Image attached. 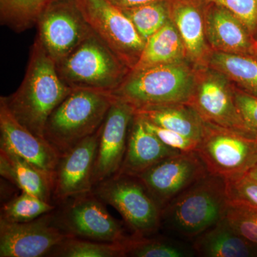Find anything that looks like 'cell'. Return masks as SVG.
<instances>
[{"label":"cell","instance_id":"6da1fadb","mask_svg":"<svg viewBox=\"0 0 257 257\" xmlns=\"http://www.w3.org/2000/svg\"><path fill=\"white\" fill-rule=\"evenodd\" d=\"M72 90L60 77L55 61L37 37L23 82L16 92L1 99L20 124L44 139L49 116Z\"/></svg>","mask_w":257,"mask_h":257},{"label":"cell","instance_id":"7a4b0ae2","mask_svg":"<svg viewBox=\"0 0 257 257\" xmlns=\"http://www.w3.org/2000/svg\"><path fill=\"white\" fill-rule=\"evenodd\" d=\"M115 99L110 92L73 89L49 116L44 139L62 156L101 127Z\"/></svg>","mask_w":257,"mask_h":257},{"label":"cell","instance_id":"3957f363","mask_svg":"<svg viewBox=\"0 0 257 257\" xmlns=\"http://www.w3.org/2000/svg\"><path fill=\"white\" fill-rule=\"evenodd\" d=\"M189 61L132 70L111 94L135 109L165 104H187L196 84L197 67Z\"/></svg>","mask_w":257,"mask_h":257},{"label":"cell","instance_id":"277c9868","mask_svg":"<svg viewBox=\"0 0 257 257\" xmlns=\"http://www.w3.org/2000/svg\"><path fill=\"white\" fill-rule=\"evenodd\" d=\"M228 202L225 179L209 174L163 208L162 226L195 239L224 218Z\"/></svg>","mask_w":257,"mask_h":257},{"label":"cell","instance_id":"5b68a950","mask_svg":"<svg viewBox=\"0 0 257 257\" xmlns=\"http://www.w3.org/2000/svg\"><path fill=\"white\" fill-rule=\"evenodd\" d=\"M57 67L60 77L72 89L110 93L132 71L93 32Z\"/></svg>","mask_w":257,"mask_h":257},{"label":"cell","instance_id":"8992f818","mask_svg":"<svg viewBox=\"0 0 257 257\" xmlns=\"http://www.w3.org/2000/svg\"><path fill=\"white\" fill-rule=\"evenodd\" d=\"M52 214L54 224L68 237L124 242L133 234H128L124 222L111 216L92 191L56 204Z\"/></svg>","mask_w":257,"mask_h":257},{"label":"cell","instance_id":"52a82bcc","mask_svg":"<svg viewBox=\"0 0 257 257\" xmlns=\"http://www.w3.org/2000/svg\"><path fill=\"white\" fill-rule=\"evenodd\" d=\"M92 192L119 213L132 234L152 236L162 226V209L136 176L116 173L96 184Z\"/></svg>","mask_w":257,"mask_h":257},{"label":"cell","instance_id":"ba28073f","mask_svg":"<svg viewBox=\"0 0 257 257\" xmlns=\"http://www.w3.org/2000/svg\"><path fill=\"white\" fill-rule=\"evenodd\" d=\"M196 152L209 175L229 180L256 165V138L207 124Z\"/></svg>","mask_w":257,"mask_h":257},{"label":"cell","instance_id":"9c48e42d","mask_svg":"<svg viewBox=\"0 0 257 257\" xmlns=\"http://www.w3.org/2000/svg\"><path fill=\"white\" fill-rule=\"evenodd\" d=\"M204 122L256 138L240 114L234 99V86L209 65L197 67V79L188 103Z\"/></svg>","mask_w":257,"mask_h":257},{"label":"cell","instance_id":"30bf717a","mask_svg":"<svg viewBox=\"0 0 257 257\" xmlns=\"http://www.w3.org/2000/svg\"><path fill=\"white\" fill-rule=\"evenodd\" d=\"M74 1L93 33L133 70L145 41L122 10L109 0Z\"/></svg>","mask_w":257,"mask_h":257},{"label":"cell","instance_id":"8fae6325","mask_svg":"<svg viewBox=\"0 0 257 257\" xmlns=\"http://www.w3.org/2000/svg\"><path fill=\"white\" fill-rule=\"evenodd\" d=\"M37 26V37L57 65L92 33L74 0L52 3L40 15Z\"/></svg>","mask_w":257,"mask_h":257},{"label":"cell","instance_id":"7c38bea8","mask_svg":"<svg viewBox=\"0 0 257 257\" xmlns=\"http://www.w3.org/2000/svg\"><path fill=\"white\" fill-rule=\"evenodd\" d=\"M207 175L197 152H191L167 157L136 177L162 210L172 199Z\"/></svg>","mask_w":257,"mask_h":257},{"label":"cell","instance_id":"4fadbf2b","mask_svg":"<svg viewBox=\"0 0 257 257\" xmlns=\"http://www.w3.org/2000/svg\"><path fill=\"white\" fill-rule=\"evenodd\" d=\"M67 237L54 224L52 211L28 222L0 220V257L49 256Z\"/></svg>","mask_w":257,"mask_h":257},{"label":"cell","instance_id":"5bb4252c","mask_svg":"<svg viewBox=\"0 0 257 257\" xmlns=\"http://www.w3.org/2000/svg\"><path fill=\"white\" fill-rule=\"evenodd\" d=\"M101 127L60 156L52 174V199L57 204L92 191V176Z\"/></svg>","mask_w":257,"mask_h":257},{"label":"cell","instance_id":"9a60e30c","mask_svg":"<svg viewBox=\"0 0 257 257\" xmlns=\"http://www.w3.org/2000/svg\"><path fill=\"white\" fill-rule=\"evenodd\" d=\"M135 114V109L131 104L116 97L101 125L93 172V185L119 172L124 160L128 131Z\"/></svg>","mask_w":257,"mask_h":257},{"label":"cell","instance_id":"2e32d148","mask_svg":"<svg viewBox=\"0 0 257 257\" xmlns=\"http://www.w3.org/2000/svg\"><path fill=\"white\" fill-rule=\"evenodd\" d=\"M0 148L18 155L52 175L60 155L47 143L20 124L0 98Z\"/></svg>","mask_w":257,"mask_h":257},{"label":"cell","instance_id":"e0dca14e","mask_svg":"<svg viewBox=\"0 0 257 257\" xmlns=\"http://www.w3.org/2000/svg\"><path fill=\"white\" fill-rule=\"evenodd\" d=\"M207 0H169V17L178 30L187 60L195 67L208 65L211 47L205 34Z\"/></svg>","mask_w":257,"mask_h":257},{"label":"cell","instance_id":"ac0fdd59","mask_svg":"<svg viewBox=\"0 0 257 257\" xmlns=\"http://www.w3.org/2000/svg\"><path fill=\"white\" fill-rule=\"evenodd\" d=\"M205 34L212 50L254 56L256 40L239 19L224 7L208 3L205 13Z\"/></svg>","mask_w":257,"mask_h":257},{"label":"cell","instance_id":"d6986e66","mask_svg":"<svg viewBox=\"0 0 257 257\" xmlns=\"http://www.w3.org/2000/svg\"><path fill=\"white\" fill-rule=\"evenodd\" d=\"M181 153L162 143L147 128L144 119L135 113L130 131L124 160L117 173L137 176L167 157Z\"/></svg>","mask_w":257,"mask_h":257},{"label":"cell","instance_id":"ffe728a7","mask_svg":"<svg viewBox=\"0 0 257 257\" xmlns=\"http://www.w3.org/2000/svg\"><path fill=\"white\" fill-rule=\"evenodd\" d=\"M193 250L204 257L257 256V246L238 234L224 218L195 238Z\"/></svg>","mask_w":257,"mask_h":257},{"label":"cell","instance_id":"44dd1931","mask_svg":"<svg viewBox=\"0 0 257 257\" xmlns=\"http://www.w3.org/2000/svg\"><path fill=\"white\" fill-rule=\"evenodd\" d=\"M0 174L22 192L53 203L52 176L3 148H0Z\"/></svg>","mask_w":257,"mask_h":257},{"label":"cell","instance_id":"7402d4cb","mask_svg":"<svg viewBox=\"0 0 257 257\" xmlns=\"http://www.w3.org/2000/svg\"><path fill=\"white\" fill-rule=\"evenodd\" d=\"M143 119L162 127L200 141L207 123L197 111L185 103L147 106L135 109Z\"/></svg>","mask_w":257,"mask_h":257},{"label":"cell","instance_id":"603a6c76","mask_svg":"<svg viewBox=\"0 0 257 257\" xmlns=\"http://www.w3.org/2000/svg\"><path fill=\"white\" fill-rule=\"evenodd\" d=\"M186 60H188L183 41L170 19L145 42L141 55L133 70Z\"/></svg>","mask_w":257,"mask_h":257},{"label":"cell","instance_id":"cb8c5ba5","mask_svg":"<svg viewBox=\"0 0 257 257\" xmlns=\"http://www.w3.org/2000/svg\"><path fill=\"white\" fill-rule=\"evenodd\" d=\"M208 65L226 76L235 87L257 98V59L212 50Z\"/></svg>","mask_w":257,"mask_h":257},{"label":"cell","instance_id":"d4e9b609","mask_svg":"<svg viewBox=\"0 0 257 257\" xmlns=\"http://www.w3.org/2000/svg\"><path fill=\"white\" fill-rule=\"evenodd\" d=\"M58 0H0L3 25L16 32H23L37 25L40 15Z\"/></svg>","mask_w":257,"mask_h":257},{"label":"cell","instance_id":"484cf974","mask_svg":"<svg viewBox=\"0 0 257 257\" xmlns=\"http://www.w3.org/2000/svg\"><path fill=\"white\" fill-rule=\"evenodd\" d=\"M127 241L106 242L67 237L52 250L49 256L124 257L126 256Z\"/></svg>","mask_w":257,"mask_h":257},{"label":"cell","instance_id":"4316f807","mask_svg":"<svg viewBox=\"0 0 257 257\" xmlns=\"http://www.w3.org/2000/svg\"><path fill=\"white\" fill-rule=\"evenodd\" d=\"M132 235L126 243V256L186 257L195 253L169 239Z\"/></svg>","mask_w":257,"mask_h":257},{"label":"cell","instance_id":"83f0119b","mask_svg":"<svg viewBox=\"0 0 257 257\" xmlns=\"http://www.w3.org/2000/svg\"><path fill=\"white\" fill-rule=\"evenodd\" d=\"M56 208L54 203L22 192L18 197L5 203L2 207L0 220L11 223H24L35 220Z\"/></svg>","mask_w":257,"mask_h":257},{"label":"cell","instance_id":"f1b7e54d","mask_svg":"<svg viewBox=\"0 0 257 257\" xmlns=\"http://www.w3.org/2000/svg\"><path fill=\"white\" fill-rule=\"evenodd\" d=\"M146 42L170 20L168 1H159L123 9Z\"/></svg>","mask_w":257,"mask_h":257},{"label":"cell","instance_id":"f546056e","mask_svg":"<svg viewBox=\"0 0 257 257\" xmlns=\"http://www.w3.org/2000/svg\"><path fill=\"white\" fill-rule=\"evenodd\" d=\"M224 218L238 234L257 246V208L229 201Z\"/></svg>","mask_w":257,"mask_h":257},{"label":"cell","instance_id":"4dcf8cb0","mask_svg":"<svg viewBox=\"0 0 257 257\" xmlns=\"http://www.w3.org/2000/svg\"><path fill=\"white\" fill-rule=\"evenodd\" d=\"M224 7L236 17L257 40V0H207Z\"/></svg>","mask_w":257,"mask_h":257},{"label":"cell","instance_id":"1f68e13d","mask_svg":"<svg viewBox=\"0 0 257 257\" xmlns=\"http://www.w3.org/2000/svg\"><path fill=\"white\" fill-rule=\"evenodd\" d=\"M225 182L229 201L257 208V182L245 175Z\"/></svg>","mask_w":257,"mask_h":257},{"label":"cell","instance_id":"d6a6232c","mask_svg":"<svg viewBox=\"0 0 257 257\" xmlns=\"http://www.w3.org/2000/svg\"><path fill=\"white\" fill-rule=\"evenodd\" d=\"M139 115V114H138ZM142 117V116H141ZM143 118V117H142ZM147 128L159 138L166 146L179 152H196L199 141L193 140L172 130L162 127L143 119Z\"/></svg>","mask_w":257,"mask_h":257},{"label":"cell","instance_id":"836d02e7","mask_svg":"<svg viewBox=\"0 0 257 257\" xmlns=\"http://www.w3.org/2000/svg\"><path fill=\"white\" fill-rule=\"evenodd\" d=\"M234 99L245 124L257 135V98L234 87Z\"/></svg>","mask_w":257,"mask_h":257},{"label":"cell","instance_id":"e575fe53","mask_svg":"<svg viewBox=\"0 0 257 257\" xmlns=\"http://www.w3.org/2000/svg\"><path fill=\"white\" fill-rule=\"evenodd\" d=\"M109 1L115 6L123 10L155 3V2L169 1V0H109Z\"/></svg>","mask_w":257,"mask_h":257},{"label":"cell","instance_id":"d590c367","mask_svg":"<svg viewBox=\"0 0 257 257\" xmlns=\"http://www.w3.org/2000/svg\"><path fill=\"white\" fill-rule=\"evenodd\" d=\"M245 175L248 177V178L252 179L253 181L257 182V162L256 165L253 166L252 168L250 169L247 173Z\"/></svg>","mask_w":257,"mask_h":257},{"label":"cell","instance_id":"8d00e7d4","mask_svg":"<svg viewBox=\"0 0 257 257\" xmlns=\"http://www.w3.org/2000/svg\"><path fill=\"white\" fill-rule=\"evenodd\" d=\"M254 57L257 59V42H256V47H255Z\"/></svg>","mask_w":257,"mask_h":257},{"label":"cell","instance_id":"74e56055","mask_svg":"<svg viewBox=\"0 0 257 257\" xmlns=\"http://www.w3.org/2000/svg\"><path fill=\"white\" fill-rule=\"evenodd\" d=\"M256 142H257V138H256Z\"/></svg>","mask_w":257,"mask_h":257},{"label":"cell","instance_id":"f35d334b","mask_svg":"<svg viewBox=\"0 0 257 257\" xmlns=\"http://www.w3.org/2000/svg\"><path fill=\"white\" fill-rule=\"evenodd\" d=\"M256 42H257V40H256Z\"/></svg>","mask_w":257,"mask_h":257}]
</instances>
